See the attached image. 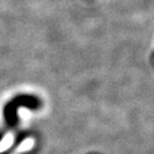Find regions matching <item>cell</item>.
Wrapping results in <instances>:
<instances>
[{
	"instance_id": "2",
	"label": "cell",
	"mask_w": 154,
	"mask_h": 154,
	"mask_svg": "<svg viewBox=\"0 0 154 154\" xmlns=\"http://www.w3.org/2000/svg\"><path fill=\"white\" fill-rule=\"evenodd\" d=\"M13 140H14L13 135L12 134H8L7 136L3 138L2 141L0 142V152L5 151V150H7L8 148L11 147V146H12V143H13Z\"/></svg>"
},
{
	"instance_id": "1",
	"label": "cell",
	"mask_w": 154,
	"mask_h": 154,
	"mask_svg": "<svg viewBox=\"0 0 154 154\" xmlns=\"http://www.w3.org/2000/svg\"><path fill=\"white\" fill-rule=\"evenodd\" d=\"M33 144H34V140L32 139V138H28V139L24 140V141L20 143V146H19L12 154H19V153H22V152L29 151V150L33 147Z\"/></svg>"
}]
</instances>
